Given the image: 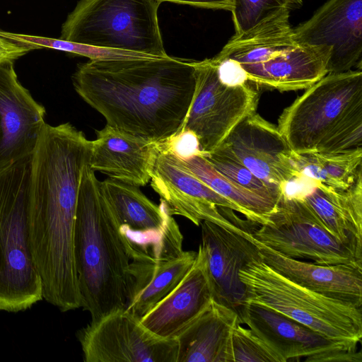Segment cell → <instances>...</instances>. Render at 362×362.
I'll return each mask as SVG.
<instances>
[{"label": "cell", "mask_w": 362, "mask_h": 362, "mask_svg": "<svg viewBox=\"0 0 362 362\" xmlns=\"http://www.w3.org/2000/svg\"><path fill=\"white\" fill-rule=\"evenodd\" d=\"M252 237L263 245L294 259L323 265L362 262L354 252L335 238L301 197L283 194L266 222Z\"/></svg>", "instance_id": "cell-10"}, {"label": "cell", "mask_w": 362, "mask_h": 362, "mask_svg": "<svg viewBox=\"0 0 362 362\" xmlns=\"http://www.w3.org/2000/svg\"><path fill=\"white\" fill-rule=\"evenodd\" d=\"M45 109L18 81L13 61L0 62V170L35 151Z\"/></svg>", "instance_id": "cell-15"}, {"label": "cell", "mask_w": 362, "mask_h": 362, "mask_svg": "<svg viewBox=\"0 0 362 362\" xmlns=\"http://www.w3.org/2000/svg\"><path fill=\"white\" fill-rule=\"evenodd\" d=\"M86 362H176L175 338H160L125 308L90 321L77 334Z\"/></svg>", "instance_id": "cell-11"}, {"label": "cell", "mask_w": 362, "mask_h": 362, "mask_svg": "<svg viewBox=\"0 0 362 362\" xmlns=\"http://www.w3.org/2000/svg\"><path fill=\"white\" fill-rule=\"evenodd\" d=\"M194 264L179 284L141 319L156 336L175 338L213 300L205 254L199 245Z\"/></svg>", "instance_id": "cell-18"}, {"label": "cell", "mask_w": 362, "mask_h": 362, "mask_svg": "<svg viewBox=\"0 0 362 362\" xmlns=\"http://www.w3.org/2000/svg\"><path fill=\"white\" fill-rule=\"evenodd\" d=\"M30 50V48L25 45L0 36V62L5 60L14 61Z\"/></svg>", "instance_id": "cell-31"}, {"label": "cell", "mask_w": 362, "mask_h": 362, "mask_svg": "<svg viewBox=\"0 0 362 362\" xmlns=\"http://www.w3.org/2000/svg\"><path fill=\"white\" fill-rule=\"evenodd\" d=\"M246 301L269 308L349 350L362 339L361 307L306 288L284 276L262 259L239 272Z\"/></svg>", "instance_id": "cell-5"}, {"label": "cell", "mask_w": 362, "mask_h": 362, "mask_svg": "<svg viewBox=\"0 0 362 362\" xmlns=\"http://www.w3.org/2000/svg\"><path fill=\"white\" fill-rule=\"evenodd\" d=\"M151 177V187L170 215L183 216L198 226L208 221L245 235H252V229L229 221L219 208L239 212L249 221L247 214L198 178L174 153L160 148Z\"/></svg>", "instance_id": "cell-12"}, {"label": "cell", "mask_w": 362, "mask_h": 362, "mask_svg": "<svg viewBox=\"0 0 362 362\" xmlns=\"http://www.w3.org/2000/svg\"><path fill=\"white\" fill-rule=\"evenodd\" d=\"M183 235L172 215L162 233L141 245H128L125 309L141 319L182 281L197 251L182 249Z\"/></svg>", "instance_id": "cell-8"}, {"label": "cell", "mask_w": 362, "mask_h": 362, "mask_svg": "<svg viewBox=\"0 0 362 362\" xmlns=\"http://www.w3.org/2000/svg\"><path fill=\"white\" fill-rule=\"evenodd\" d=\"M95 132L89 163L93 170L138 187L149 182L158 143L107 124Z\"/></svg>", "instance_id": "cell-19"}, {"label": "cell", "mask_w": 362, "mask_h": 362, "mask_svg": "<svg viewBox=\"0 0 362 362\" xmlns=\"http://www.w3.org/2000/svg\"><path fill=\"white\" fill-rule=\"evenodd\" d=\"M100 187L125 235L156 234L164 228L170 214L163 202L157 205L139 187L110 177L100 182Z\"/></svg>", "instance_id": "cell-23"}, {"label": "cell", "mask_w": 362, "mask_h": 362, "mask_svg": "<svg viewBox=\"0 0 362 362\" xmlns=\"http://www.w3.org/2000/svg\"><path fill=\"white\" fill-rule=\"evenodd\" d=\"M161 2L170 1L173 3L187 4L189 6L209 9H219L231 11L233 0H159Z\"/></svg>", "instance_id": "cell-32"}, {"label": "cell", "mask_w": 362, "mask_h": 362, "mask_svg": "<svg viewBox=\"0 0 362 362\" xmlns=\"http://www.w3.org/2000/svg\"><path fill=\"white\" fill-rule=\"evenodd\" d=\"M0 36L30 49L48 47L90 59V60H115L128 59L157 58L147 54L118 49L104 48L82 43L46 37L13 33L0 30Z\"/></svg>", "instance_id": "cell-26"}, {"label": "cell", "mask_w": 362, "mask_h": 362, "mask_svg": "<svg viewBox=\"0 0 362 362\" xmlns=\"http://www.w3.org/2000/svg\"><path fill=\"white\" fill-rule=\"evenodd\" d=\"M254 242L262 260L280 274L315 292L361 307L362 262L319 264L286 257L255 238Z\"/></svg>", "instance_id": "cell-20"}, {"label": "cell", "mask_w": 362, "mask_h": 362, "mask_svg": "<svg viewBox=\"0 0 362 362\" xmlns=\"http://www.w3.org/2000/svg\"><path fill=\"white\" fill-rule=\"evenodd\" d=\"M194 95L179 132L192 131L199 140L201 151L209 153L220 146L242 120L256 112L260 94L257 86L250 81L236 86L223 83L211 58L194 61Z\"/></svg>", "instance_id": "cell-9"}, {"label": "cell", "mask_w": 362, "mask_h": 362, "mask_svg": "<svg viewBox=\"0 0 362 362\" xmlns=\"http://www.w3.org/2000/svg\"><path fill=\"white\" fill-rule=\"evenodd\" d=\"M203 156L222 175L263 197L278 202L284 194L255 176L223 143L213 151L203 153Z\"/></svg>", "instance_id": "cell-27"}, {"label": "cell", "mask_w": 362, "mask_h": 362, "mask_svg": "<svg viewBox=\"0 0 362 362\" xmlns=\"http://www.w3.org/2000/svg\"><path fill=\"white\" fill-rule=\"evenodd\" d=\"M293 30L300 43L332 47L327 74L361 69L362 0H329Z\"/></svg>", "instance_id": "cell-13"}, {"label": "cell", "mask_w": 362, "mask_h": 362, "mask_svg": "<svg viewBox=\"0 0 362 362\" xmlns=\"http://www.w3.org/2000/svg\"><path fill=\"white\" fill-rule=\"evenodd\" d=\"M278 130L298 154L362 147V71L327 74L278 119Z\"/></svg>", "instance_id": "cell-3"}, {"label": "cell", "mask_w": 362, "mask_h": 362, "mask_svg": "<svg viewBox=\"0 0 362 362\" xmlns=\"http://www.w3.org/2000/svg\"><path fill=\"white\" fill-rule=\"evenodd\" d=\"M159 0H80L62 26L59 39L168 57L161 36Z\"/></svg>", "instance_id": "cell-7"}, {"label": "cell", "mask_w": 362, "mask_h": 362, "mask_svg": "<svg viewBox=\"0 0 362 362\" xmlns=\"http://www.w3.org/2000/svg\"><path fill=\"white\" fill-rule=\"evenodd\" d=\"M229 362H286L250 328L240 322L232 329Z\"/></svg>", "instance_id": "cell-29"}, {"label": "cell", "mask_w": 362, "mask_h": 362, "mask_svg": "<svg viewBox=\"0 0 362 362\" xmlns=\"http://www.w3.org/2000/svg\"><path fill=\"white\" fill-rule=\"evenodd\" d=\"M159 146L161 149L174 153L180 159L203 153L197 136L190 130H182Z\"/></svg>", "instance_id": "cell-30"}, {"label": "cell", "mask_w": 362, "mask_h": 362, "mask_svg": "<svg viewBox=\"0 0 362 362\" xmlns=\"http://www.w3.org/2000/svg\"><path fill=\"white\" fill-rule=\"evenodd\" d=\"M223 144L255 176L283 193L290 183L303 177L276 126L257 112L242 120Z\"/></svg>", "instance_id": "cell-14"}, {"label": "cell", "mask_w": 362, "mask_h": 362, "mask_svg": "<svg viewBox=\"0 0 362 362\" xmlns=\"http://www.w3.org/2000/svg\"><path fill=\"white\" fill-rule=\"evenodd\" d=\"M72 81L106 124L160 144L186 118L195 88L194 60H89L78 65Z\"/></svg>", "instance_id": "cell-1"}, {"label": "cell", "mask_w": 362, "mask_h": 362, "mask_svg": "<svg viewBox=\"0 0 362 362\" xmlns=\"http://www.w3.org/2000/svg\"><path fill=\"white\" fill-rule=\"evenodd\" d=\"M296 197H303L324 227L362 259V174L346 189L312 180Z\"/></svg>", "instance_id": "cell-21"}, {"label": "cell", "mask_w": 362, "mask_h": 362, "mask_svg": "<svg viewBox=\"0 0 362 362\" xmlns=\"http://www.w3.org/2000/svg\"><path fill=\"white\" fill-rule=\"evenodd\" d=\"M89 164L79 187L74 256L81 308L91 321L125 308L130 256L120 223Z\"/></svg>", "instance_id": "cell-2"}, {"label": "cell", "mask_w": 362, "mask_h": 362, "mask_svg": "<svg viewBox=\"0 0 362 362\" xmlns=\"http://www.w3.org/2000/svg\"><path fill=\"white\" fill-rule=\"evenodd\" d=\"M31 163L32 156L0 170V310L19 312L43 298L28 240Z\"/></svg>", "instance_id": "cell-6"}, {"label": "cell", "mask_w": 362, "mask_h": 362, "mask_svg": "<svg viewBox=\"0 0 362 362\" xmlns=\"http://www.w3.org/2000/svg\"><path fill=\"white\" fill-rule=\"evenodd\" d=\"M303 0H233L231 10L235 35L250 30L267 18L285 10L300 8Z\"/></svg>", "instance_id": "cell-28"}, {"label": "cell", "mask_w": 362, "mask_h": 362, "mask_svg": "<svg viewBox=\"0 0 362 362\" xmlns=\"http://www.w3.org/2000/svg\"><path fill=\"white\" fill-rule=\"evenodd\" d=\"M199 245L205 257L213 300L237 313L246 301V290L239 272L261 258L252 235H245L214 223H201Z\"/></svg>", "instance_id": "cell-16"}, {"label": "cell", "mask_w": 362, "mask_h": 362, "mask_svg": "<svg viewBox=\"0 0 362 362\" xmlns=\"http://www.w3.org/2000/svg\"><path fill=\"white\" fill-rule=\"evenodd\" d=\"M238 315L240 323L259 336L284 360L325 362L332 354L349 350L306 326L269 308L245 302Z\"/></svg>", "instance_id": "cell-17"}, {"label": "cell", "mask_w": 362, "mask_h": 362, "mask_svg": "<svg viewBox=\"0 0 362 362\" xmlns=\"http://www.w3.org/2000/svg\"><path fill=\"white\" fill-rule=\"evenodd\" d=\"M291 158L301 177L337 189H348L362 174V147L336 153L293 151Z\"/></svg>", "instance_id": "cell-24"}, {"label": "cell", "mask_w": 362, "mask_h": 362, "mask_svg": "<svg viewBox=\"0 0 362 362\" xmlns=\"http://www.w3.org/2000/svg\"><path fill=\"white\" fill-rule=\"evenodd\" d=\"M290 13L282 11L234 35L218 54L236 61L257 86L281 92L308 88L327 74L332 47L298 42Z\"/></svg>", "instance_id": "cell-4"}, {"label": "cell", "mask_w": 362, "mask_h": 362, "mask_svg": "<svg viewBox=\"0 0 362 362\" xmlns=\"http://www.w3.org/2000/svg\"><path fill=\"white\" fill-rule=\"evenodd\" d=\"M238 322L235 310L213 300L175 337L176 362H229L231 332Z\"/></svg>", "instance_id": "cell-22"}, {"label": "cell", "mask_w": 362, "mask_h": 362, "mask_svg": "<svg viewBox=\"0 0 362 362\" xmlns=\"http://www.w3.org/2000/svg\"><path fill=\"white\" fill-rule=\"evenodd\" d=\"M203 153L181 160L192 173L213 190L242 208L247 214L249 221L259 225L264 223L267 215L278 202L263 197L230 181L213 168L204 158Z\"/></svg>", "instance_id": "cell-25"}]
</instances>
